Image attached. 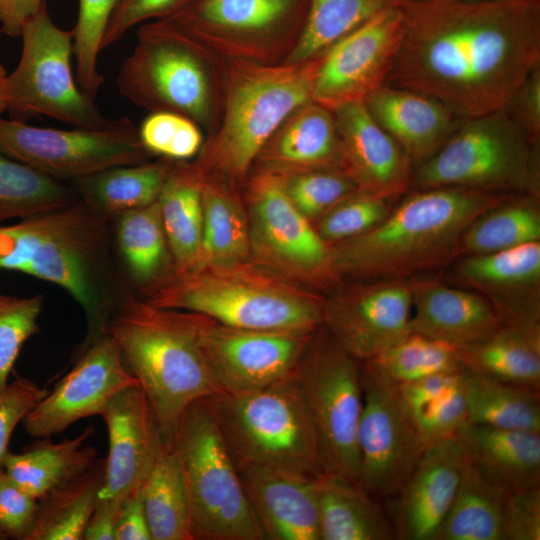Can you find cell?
Wrapping results in <instances>:
<instances>
[{
  "instance_id": "obj_50",
  "label": "cell",
  "mask_w": 540,
  "mask_h": 540,
  "mask_svg": "<svg viewBox=\"0 0 540 540\" xmlns=\"http://www.w3.org/2000/svg\"><path fill=\"white\" fill-rule=\"evenodd\" d=\"M411 415L428 444L456 436L467 422L463 376L447 394Z\"/></svg>"
},
{
  "instance_id": "obj_33",
  "label": "cell",
  "mask_w": 540,
  "mask_h": 540,
  "mask_svg": "<svg viewBox=\"0 0 540 540\" xmlns=\"http://www.w3.org/2000/svg\"><path fill=\"white\" fill-rule=\"evenodd\" d=\"M93 433L94 427L88 426L77 436L60 442L51 441L50 437L39 438L22 453L9 452L2 469L16 484L39 500L94 463L96 449L84 446Z\"/></svg>"
},
{
  "instance_id": "obj_9",
  "label": "cell",
  "mask_w": 540,
  "mask_h": 540,
  "mask_svg": "<svg viewBox=\"0 0 540 540\" xmlns=\"http://www.w3.org/2000/svg\"><path fill=\"white\" fill-rule=\"evenodd\" d=\"M219 324L249 330L314 332L322 305L263 277L231 268L203 267L175 276L148 301Z\"/></svg>"
},
{
  "instance_id": "obj_46",
  "label": "cell",
  "mask_w": 540,
  "mask_h": 540,
  "mask_svg": "<svg viewBox=\"0 0 540 540\" xmlns=\"http://www.w3.org/2000/svg\"><path fill=\"white\" fill-rule=\"evenodd\" d=\"M143 146L151 153L173 161L198 154L203 146L200 127L190 118L170 111H153L138 128Z\"/></svg>"
},
{
  "instance_id": "obj_34",
  "label": "cell",
  "mask_w": 540,
  "mask_h": 540,
  "mask_svg": "<svg viewBox=\"0 0 540 540\" xmlns=\"http://www.w3.org/2000/svg\"><path fill=\"white\" fill-rule=\"evenodd\" d=\"M171 161L112 167L74 180V188L81 200L113 218L156 202L173 169Z\"/></svg>"
},
{
  "instance_id": "obj_3",
  "label": "cell",
  "mask_w": 540,
  "mask_h": 540,
  "mask_svg": "<svg viewBox=\"0 0 540 540\" xmlns=\"http://www.w3.org/2000/svg\"><path fill=\"white\" fill-rule=\"evenodd\" d=\"M108 217L83 200L0 226V269L18 271L65 289L85 311L83 348L105 334L118 302L113 296Z\"/></svg>"
},
{
  "instance_id": "obj_8",
  "label": "cell",
  "mask_w": 540,
  "mask_h": 540,
  "mask_svg": "<svg viewBox=\"0 0 540 540\" xmlns=\"http://www.w3.org/2000/svg\"><path fill=\"white\" fill-rule=\"evenodd\" d=\"M411 187L539 196V141L507 108L462 119L443 146L414 168Z\"/></svg>"
},
{
  "instance_id": "obj_11",
  "label": "cell",
  "mask_w": 540,
  "mask_h": 540,
  "mask_svg": "<svg viewBox=\"0 0 540 540\" xmlns=\"http://www.w3.org/2000/svg\"><path fill=\"white\" fill-rule=\"evenodd\" d=\"M22 53L8 75L10 119L25 122L46 115L79 128L105 129L116 121L106 118L94 99L77 84L71 67L72 31L51 19L46 3L22 27Z\"/></svg>"
},
{
  "instance_id": "obj_52",
  "label": "cell",
  "mask_w": 540,
  "mask_h": 540,
  "mask_svg": "<svg viewBox=\"0 0 540 540\" xmlns=\"http://www.w3.org/2000/svg\"><path fill=\"white\" fill-rule=\"evenodd\" d=\"M193 0H119L109 20L102 49L119 41L135 25L146 20L172 17Z\"/></svg>"
},
{
  "instance_id": "obj_58",
  "label": "cell",
  "mask_w": 540,
  "mask_h": 540,
  "mask_svg": "<svg viewBox=\"0 0 540 540\" xmlns=\"http://www.w3.org/2000/svg\"><path fill=\"white\" fill-rule=\"evenodd\" d=\"M45 0H0V30L19 37L23 25L45 4Z\"/></svg>"
},
{
  "instance_id": "obj_37",
  "label": "cell",
  "mask_w": 540,
  "mask_h": 540,
  "mask_svg": "<svg viewBox=\"0 0 540 540\" xmlns=\"http://www.w3.org/2000/svg\"><path fill=\"white\" fill-rule=\"evenodd\" d=\"M140 494L153 540H191L188 495L171 440H164Z\"/></svg>"
},
{
  "instance_id": "obj_36",
  "label": "cell",
  "mask_w": 540,
  "mask_h": 540,
  "mask_svg": "<svg viewBox=\"0 0 540 540\" xmlns=\"http://www.w3.org/2000/svg\"><path fill=\"white\" fill-rule=\"evenodd\" d=\"M509 494L465 459L456 496L433 540H502V513Z\"/></svg>"
},
{
  "instance_id": "obj_27",
  "label": "cell",
  "mask_w": 540,
  "mask_h": 540,
  "mask_svg": "<svg viewBox=\"0 0 540 540\" xmlns=\"http://www.w3.org/2000/svg\"><path fill=\"white\" fill-rule=\"evenodd\" d=\"M363 102L372 118L403 148L414 168L434 155L462 120L427 95L386 83Z\"/></svg>"
},
{
  "instance_id": "obj_43",
  "label": "cell",
  "mask_w": 540,
  "mask_h": 540,
  "mask_svg": "<svg viewBox=\"0 0 540 540\" xmlns=\"http://www.w3.org/2000/svg\"><path fill=\"white\" fill-rule=\"evenodd\" d=\"M405 1L309 0L302 32L282 63H302L321 56L335 42L380 11Z\"/></svg>"
},
{
  "instance_id": "obj_14",
  "label": "cell",
  "mask_w": 540,
  "mask_h": 540,
  "mask_svg": "<svg viewBox=\"0 0 540 540\" xmlns=\"http://www.w3.org/2000/svg\"><path fill=\"white\" fill-rule=\"evenodd\" d=\"M362 411L357 430L358 483L375 499L397 496L430 445L419 432L399 384L369 360L359 361Z\"/></svg>"
},
{
  "instance_id": "obj_19",
  "label": "cell",
  "mask_w": 540,
  "mask_h": 540,
  "mask_svg": "<svg viewBox=\"0 0 540 540\" xmlns=\"http://www.w3.org/2000/svg\"><path fill=\"white\" fill-rule=\"evenodd\" d=\"M249 241L265 262L305 276L330 271V247L290 201L279 175L259 171L248 185Z\"/></svg>"
},
{
  "instance_id": "obj_18",
  "label": "cell",
  "mask_w": 540,
  "mask_h": 540,
  "mask_svg": "<svg viewBox=\"0 0 540 540\" xmlns=\"http://www.w3.org/2000/svg\"><path fill=\"white\" fill-rule=\"evenodd\" d=\"M138 385L117 341L108 333L80 352L74 366L22 419L36 438L57 435L74 422L103 413L119 391Z\"/></svg>"
},
{
  "instance_id": "obj_40",
  "label": "cell",
  "mask_w": 540,
  "mask_h": 540,
  "mask_svg": "<svg viewBox=\"0 0 540 540\" xmlns=\"http://www.w3.org/2000/svg\"><path fill=\"white\" fill-rule=\"evenodd\" d=\"M113 218L118 251L131 280L142 288L161 281L172 257L158 200Z\"/></svg>"
},
{
  "instance_id": "obj_16",
  "label": "cell",
  "mask_w": 540,
  "mask_h": 540,
  "mask_svg": "<svg viewBox=\"0 0 540 540\" xmlns=\"http://www.w3.org/2000/svg\"><path fill=\"white\" fill-rule=\"evenodd\" d=\"M405 27L402 5L386 8L335 42L321 56L312 100L335 110L363 101L386 83Z\"/></svg>"
},
{
  "instance_id": "obj_4",
  "label": "cell",
  "mask_w": 540,
  "mask_h": 540,
  "mask_svg": "<svg viewBox=\"0 0 540 540\" xmlns=\"http://www.w3.org/2000/svg\"><path fill=\"white\" fill-rule=\"evenodd\" d=\"M199 324V314L156 307L125 294L106 326L165 440L171 439L190 404L220 393L200 344Z\"/></svg>"
},
{
  "instance_id": "obj_39",
  "label": "cell",
  "mask_w": 540,
  "mask_h": 540,
  "mask_svg": "<svg viewBox=\"0 0 540 540\" xmlns=\"http://www.w3.org/2000/svg\"><path fill=\"white\" fill-rule=\"evenodd\" d=\"M467 422L502 429L540 432V392L465 369Z\"/></svg>"
},
{
  "instance_id": "obj_59",
  "label": "cell",
  "mask_w": 540,
  "mask_h": 540,
  "mask_svg": "<svg viewBox=\"0 0 540 540\" xmlns=\"http://www.w3.org/2000/svg\"><path fill=\"white\" fill-rule=\"evenodd\" d=\"M9 101L8 74L0 63V118L7 111Z\"/></svg>"
},
{
  "instance_id": "obj_42",
  "label": "cell",
  "mask_w": 540,
  "mask_h": 540,
  "mask_svg": "<svg viewBox=\"0 0 540 540\" xmlns=\"http://www.w3.org/2000/svg\"><path fill=\"white\" fill-rule=\"evenodd\" d=\"M539 241V196L516 194L482 213L468 227L461 252L492 253Z\"/></svg>"
},
{
  "instance_id": "obj_13",
  "label": "cell",
  "mask_w": 540,
  "mask_h": 540,
  "mask_svg": "<svg viewBox=\"0 0 540 540\" xmlns=\"http://www.w3.org/2000/svg\"><path fill=\"white\" fill-rule=\"evenodd\" d=\"M309 0H193L169 17L224 60L282 63L304 27Z\"/></svg>"
},
{
  "instance_id": "obj_23",
  "label": "cell",
  "mask_w": 540,
  "mask_h": 540,
  "mask_svg": "<svg viewBox=\"0 0 540 540\" xmlns=\"http://www.w3.org/2000/svg\"><path fill=\"white\" fill-rule=\"evenodd\" d=\"M460 257L455 261V278L484 296L503 325L539 323L540 241Z\"/></svg>"
},
{
  "instance_id": "obj_2",
  "label": "cell",
  "mask_w": 540,
  "mask_h": 540,
  "mask_svg": "<svg viewBox=\"0 0 540 540\" xmlns=\"http://www.w3.org/2000/svg\"><path fill=\"white\" fill-rule=\"evenodd\" d=\"M516 194L459 187L417 189L368 231L330 247L331 274L408 279L462 255L468 227Z\"/></svg>"
},
{
  "instance_id": "obj_57",
  "label": "cell",
  "mask_w": 540,
  "mask_h": 540,
  "mask_svg": "<svg viewBox=\"0 0 540 540\" xmlns=\"http://www.w3.org/2000/svg\"><path fill=\"white\" fill-rule=\"evenodd\" d=\"M115 540H153L140 492L123 505Z\"/></svg>"
},
{
  "instance_id": "obj_47",
  "label": "cell",
  "mask_w": 540,
  "mask_h": 540,
  "mask_svg": "<svg viewBox=\"0 0 540 540\" xmlns=\"http://www.w3.org/2000/svg\"><path fill=\"white\" fill-rule=\"evenodd\" d=\"M280 177L290 201L307 219L323 215L358 191L341 170H314Z\"/></svg>"
},
{
  "instance_id": "obj_17",
  "label": "cell",
  "mask_w": 540,
  "mask_h": 540,
  "mask_svg": "<svg viewBox=\"0 0 540 540\" xmlns=\"http://www.w3.org/2000/svg\"><path fill=\"white\" fill-rule=\"evenodd\" d=\"M316 331L239 329L202 315L199 324L200 344L220 393L257 390L291 375Z\"/></svg>"
},
{
  "instance_id": "obj_22",
  "label": "cell",
  "mask_w": 540,
  "mask_h": 540,
  "mask_svg": "<svg viewBox=\"0 0 540 540\" xmlns=\"http://www.w3.org/2000/svg\"><path fill=\"white\" fill-rule=\"evenodd\" d=\"M341 169L358 191L388 200L411 187L414 166L403 148L372 118L363 101L333 110Z\"/></svg>"
},
{
  "instance_id": "obj_12",
  "label": "cell",
  "mask_w": 540,
  "mask_h": 540,
  "mask_svg": "<svg viewBox=\"0 0 540 540\" xmlns=\"http://www.w3.org/2000/svg\"><path fill=\"white\" fill-rule=\"evenodd\" d=\"M317 331L294 377L316 432L325 473L358 482L357 430L363 402L360 362L326 329Z\"/></svg>"
},
{
  "instance_id": "obj_53",
  "label": "cell",
  "mask_w": 540,
  "mask_h": 540,
  "mask_svg": "<svg viewBox=\"0 0 540 540\" xmlns=\"http://www.w3.org/2000/svg\"><path fill=\"white\" fill-rule=\"evenodd\" d=\"M47 392L24 377L16 378L0 391V469L9 453L8 445L15 427Z\"/></svg>"
},
{
  "instance_id": "obj_32",
  "label": "cell",
  "mask_w": 540,
  "mask_h": 540,
  "mask_svg": "<svg viewBox=\"0 0 540 540\" xmlns=\"http://www.w3.org/2000/svg\"><path fill=\"white\" fill-rule=\"evenodd\" d=\"M201 183L194 165L174 164L158 198L175 276L199 265L203 233Z\"/></svg>"
},
{
  "instance_id": "obj_48",
  "label": "cell",
  "mask_w": 540,
  "mask_h": 540,
  "mask_svg": "<svg viewBox=\"0 0 540 540\" xmlns=\"http://www.w3.org/2000/svg\"><path fill=\"white\" fill-rule=\"evenodd\" d=\"M391 209L390 200L357 191L325 212L315 230L326 244L339 243L373 228Z\"/></svg>"
},
{
  "instance_id": "obj_24",
  "label": "cell",
  "mask_w": 540,
  "mask_h": 540,
  "mask_svg": "<svg viewBox=\"0 0 540 540\" xmlns=\"http://www.w3.org/2000/svg\"><path fill=\"white\" fill-rule=\"evenodd\" d=\"M464 464L456 436L427 447L397 494L395 536L433 540L456 496Z\"/></svg>"
},
{
  "instance_id": "obj_56",
  "label": "cell",
  "mask_w": 540,
  "mask_h": 540,
  "mask_svg": "<svg viewBox=\"0 0 540 540\" xmlns=\"http://www.w3.org/2000/svg\"><path fill=\"white\" fill-rule=\"evenodd\" d=\"M506 108L527 134L535 141H539L540 66L528 76Z\"/></svg>"
},
{
  "instance_id": "obj_51",
  "label": "cell",
  "mask_w": 540,
  "mask_h": 540,
  "mask_svg": "<svg viewBox=\"0 0 540 540\" xmlns=\"http://www.w3.org/2000/svg\"><path fill=\"white\" fill-rule=\"evenodd\" d=\"M39 511V500L0 469V530L7 538L28 540Z\"/></svg>"
},
{
  "instance_id": "obj_29",
  "label": "cell",
  "mask_w": 540,
  "mask_h": 540,
  "mask_svg": "<svg viewBox=\"0 0 540 540\" xmlns=\"http://www.w3.org/2000/svg\"><path fill=\"white\" fill-rule=\"evenodd\" d=\"M456 437L466 461L508 493L540 486V432L466 422Z\"/></svg>"
},
{
  "instance_id": "obj_54",
  "label": "cell",
  "mask_w": 540,
  "mask_h": 540,
  "mask_svg": "<svg viewBox=\"0 0 540 540\" xmlns=\"http://www.w3.org/2000/svg\"><path fill=\"white\" fill-rule=\"evenodd\" d=\"M502 540H540V486L511 492L501 520Z\"/></svg>"
},
{
  "instance_id": "obj_21",
  "label": "cell",
  "mask_w": 540,
  "mask_h": 540,
  "mask_svg": "<svg viewBox=\"0 0 540 540\" xmlns=\"http://www.w3.org/2000/svg\"><path fill=\"white\" fill-rule=\"evenodd\" d=\"M101 417L109 449L97 506L120 514L125 502L140 492L165 439L139 384L113 396Z\"/></svg>"
},
{
  "instance_id": "obj_26",
  "label": "cell",
  "mask_w": 540,
  "mask_h": 540,
  "mask_svg": "<svg viewBox=\"0 0 540 540\" xmlns=\"http://www.w3.org/2000/svg\"><path fill=\"white\" fill-rule=\"evenodd\" d=\"M410 332L462 348L480 341L503 323L492 304L470 289L435 279H409Z\"/></svg>"
},
{
  "instance_id": "obj_10",
  "label": "cell",
  "mask_w": 540,
  "mask_h": 540,
  "mask_svg": "<svg viewBox=\"0 0 540 540\" xmlns=\"http://www.w3.org/2000/svg\"><path fill=\"white\" fill-rule=\"evenodd\" d=\"M169 440L187 490L191 540H265L237 467L202 399L185 409Z\"/></svg>"
},
{
  "instance_id": "obj_25",
  "label": "cell",
  "mask_w": 540,
  "mask_h": 540,
  "mask_svg": "<svg viewBox=\"0 0 540 540\" xmlns=\"http://www.w3.org/2000/svg\"><path fill=\"white\" fill-rule=\"evenodd\" d=\"M237 470L266 539L320 540L318 476L267 466Z\"/></svg>"
},
{
  "instance_id": "obj_30",
  "label": "cell",
  "mask_w": 540,
  "mask_h": 540,
  "mask_svg": "<svg viewBox=\"0 0 540 540\" xmlns=\"http://www.w3.org/2000/svg\"><path fill=\"white\" fill-rule=\"evenodd\" d=\"M458 355L470 372L540 392L539 323L502 325Z\"/></svg>"
},
{
  "instance_id": "obj_15",
  "label": "cell",
  "mask_w": 540,
  "mask_h": 540,
  "mask_svg": "<svg viewBox=\"0 0 540 540\" xmlns=\"http://www.w3.org/2000/svg\"><path fill=\"white\" fill-rule=\"evenodd\" d=\"M0 150L59 180H77L116 166L147 162L138 128L129 118L105 129L34 127L0 118Z\"/></svg>"
},
{
  "instance_id": "obj_55",
  "label": "cell",
  "mask_w": 540,
  "mask_h": 540,
  "mask_svg": "<svg viewBox=\"0 0 540 540\" xmlns=\"http://www.w3.org/2000/svg\"><path fill=\"white\" fill-rule=\"evenodd\" d=\"M465 368L437 373L399 385L400 393L410 413H414L441 398L462 379Z\"/></svg>"
},
{
  "instance_id": "obj_5",
  "label": "cell",
  "mask_w": 540,
  "mask_h": 540,
  "mask_svg": "<svg viewBox=\"0 0 540 540\" xmlns=\"http://www.w3.org/2000/svg\"><path fill=\"white\" fill-rule=\"evenodd\" d=\"M319 61L225 60L220 117L193 164L200 176L227 187L242 182L279 125L312 100Z\"/></svg>"
},
{
  "instance_id": "obj_38",
  "label": "cell",
  "mask_w": 540,
  "mask_h": 540,
  "mask_svg": "<svg viewBox=\"0 0 540 540\" xmlns=\"http://www.w3.org/2000/svg\"><path fill=\"white\" fill-rule=\"evenodd\" d=\"M201 180L203 233L196 269L239 266L250 249L244 213L229 187L202 177Z\"/></svg>"
},
{
  "instance_id": "obj_35",
  "label": "cell",
  "mask_w": 540,
  "mask_h": 540,
  "mask_svg": "<svg viewBox=\"0 0 540 540\" xmlns=\"http://www.w3.org/2000/svg\"><path fill=\"white\" fill-rule=\"evenodd\" d=\"M105 458L53 488L39 499V511L28 540H83L97 506Z\"/></svg>"
},
{
  "instance_id": "obj_49",
  "label": "cell",
  "mask_w": 540,
  "mask_h": 540,
  "mask_svg": "<svg viewBox=\"0 0 540 540\" xmlns=\"http://www.w3.org/2000/svg\"><path fill=\"white\" fill-rule=\"evenodd\" d=\"M43 301V295L26 298L0 295V391L8 385L23 344L39 332Z\"/></svg>"
},
{
  "instance_id": "obj_28",
  "label": "cell",
  "mask_w": 540,
  "mask_h": 540,
  "mask_svg": "<svg viewBox=\"0 0 540 540\" xmlns=\"http://www.w3.org/2000/svg\"><path fill=\"white\" fill-rule=\"evenodd\" d=\"M256 161L260 171L280 176L341 170L333 111L310 100L293 110L271 135Z\"/></svg>"
},
{
  "instance_id": "obj_44",
  "label": "cell",
  "mask_w": 540,
  "mask_h": 540,
  "mask_svg": "<svg viewBox=\"0 0 540 540\" xmlns=\"http://www.w3.org/2000/svg\"><path fill=\"white\" fill-rule=\"evenodd\" d=\"M368 360L399 385L463 367L458 348L417 333Z\"/></svg>"
},
{
  "instance_id": "obj_20",
  "label": "cell",
  "mask_w": 540,
  "mask_h": 540,
  "mask_svg": "<svg viewBox=\"0 0 540 540\" xmlns=\"http://www.w3.org/2000/svg\"><path fill=\"white\" fill-rule=\"evenodd\" d=\"M409 279L377 280L322 306V324L358 361L372 359L410 334Z\"/></svg>"
},
{
  "instance_id": "obj_6",
  "label": "cell",
  "mask_w": 540,
  "mask_h": 540,
  "mask_svg": "<svg viewBox=\"0 0 540 540\" xmlns=\"http://www.w3.org/2000/svg\"><path fill=\"white\" fill-rule=\"evenodd\" d=\"M224 79L225 60L165 18L138 29L116 84L132 103L181 114L211 133L221 113Z\"/></svg>"
},
{
  "instance_id": "obj_41",
  "label": "cell",
  "mask_w": 540,
  "mask_h": 540,
  "mask_svg": "<svg viewBox=\"0 0 540 540\" xmlns=\"http://www.w3.org/2000/svg\"><path fill=\"white\" fill-rule=\"evenodd\" d=\"M79 200L74 186L0 150V224L62 209Z\"/></svg>"
},
{
  "instance_id": "obj_1",
  "label": "cell",
  "mask_w": 540,
  "mask_h": 540,
  "mask_svg": "<svg viewBox=\"0 0 540 540\" xmlns=\"http://www.w3.org/2000/svg\"><path fill=\"white\" fill-rule=\"evenodd\" d=\"M386 84L427 95L462 119L506 108L540 66L539 0H406Z\"/></svg>"
},
{
  "instance_id": "obj_45",
  "label": "cell",
  "mask_w": 540,
  "mask_h": 540,
  "mask_svg": "<svg viewBox=\"0 0 540 540\" xmlns=\"http://www.w3.org/2000/svg\"><path fill=\"white\" fill-rule=\"evenodd\" d=\"M119 0H79L77 20L72 31L76 81L82 92L94 99L104 82L97 61L102 41Z\"/></svg>"
},
{
  "instance_id": "obj_7",
  "label": "cell",
  "mask_w": 540,
  "mask_h": 540,
  "mask_svg": "<svg viewBox=\"0 0 540 540\" xmlns=\"http://www.w3.org/2000/svg\"><path fill=\"white\" fill-rule=\"evenodd\" d=\"M237 469L323 473L318 439L294 372L266 387L202 399Z\"/></svg>"
},
{
  "instance_id": "obj_31",
  "label": "cell",
  "mask_w": 540,
  "mask_h": 540,
  "mask_svg": "<svg viewBox=\"0 0 540 540\" xmlns=\"http://www.w3.org/2000/svg\"><path fill=\"white\" fill-rule=\"evenodd\" d=\"M320 540H391L395 532L381 506L358 482L317 477Z\"/></svg>"
},
{
  "instance_id": "obj_60",
  "label": "cell",
  "mask_w": 540,
  "mask_h": 540,
  "mask_svg": "<svg viewBox=\"0 0 540 540\" xmlns=\"http://www.w3.org/2000/svg\"><path fill=\"white\" fill-rule=\"evenodd\" d=\"M8 539L7 536L0 530V540Z\"/></svg>"
}]
</instances>
